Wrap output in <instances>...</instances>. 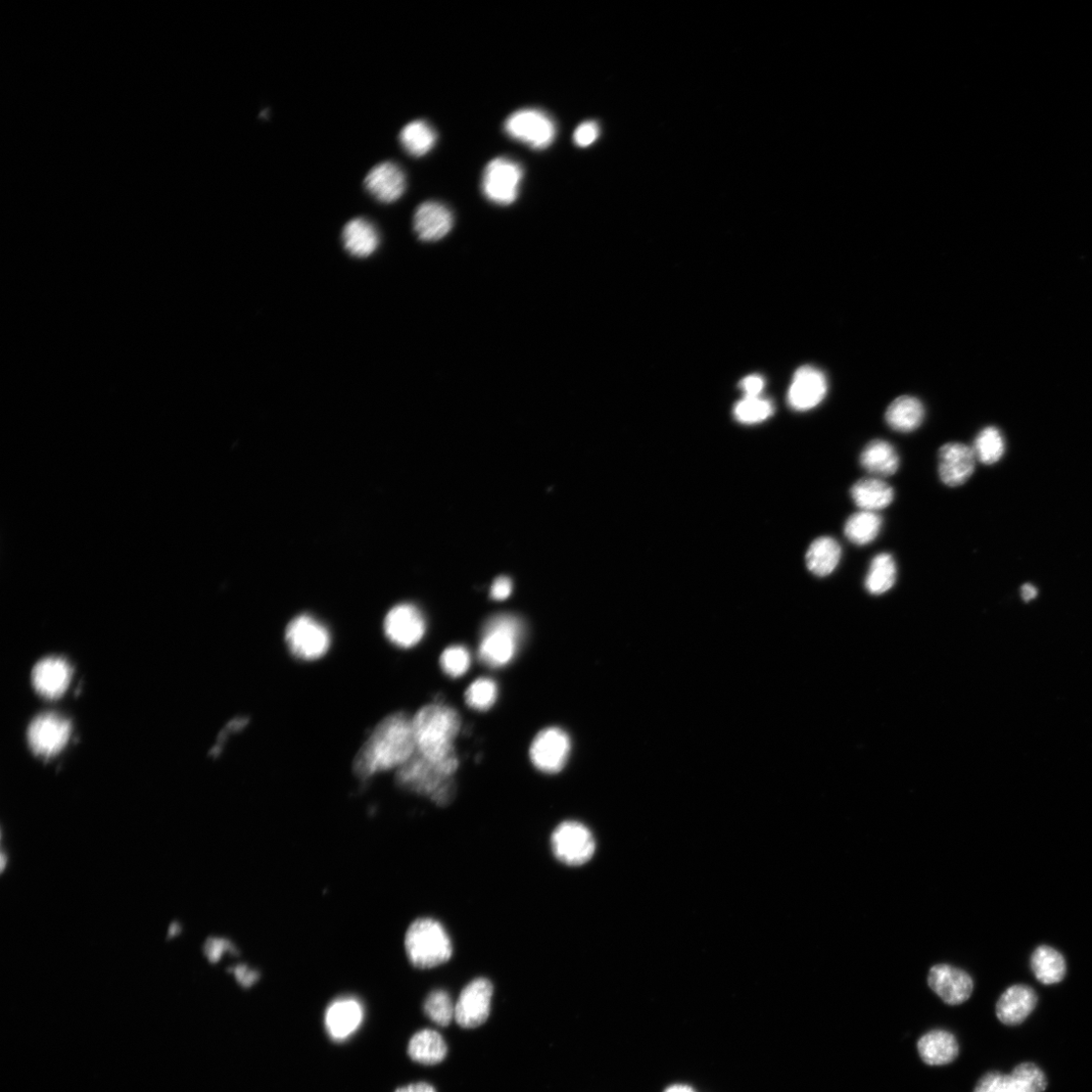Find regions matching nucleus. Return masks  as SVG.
I'll return each instance as SVG.
<instances>
[{"instance_id": "f257e3e1", "label": "nucleus", "mask_w": 1092, "mask_h": 1092, "mask_svg": "<svg viewBox=\"0 0 1092 1092\" xmlns=\"http://www.w3.org/2000/svg\"><path fill=\"white\" fill-rule=\"evenodd\" d=\"M412 720L397 712L379 723L354 759L355 775L365 781L401 768L416 753Z\"/></svg>"}, {"instance_id": "f03ea898", "label": "nucleus", "mask_w": 1092, "mask_h": 1092, "mask_svg": "<svg viewBox=\"0 0 1092 1092\" xmlns=\"http://www.w3.org/2000/svg\"><path fill=\"white\" fill-rule=\"evenodd\" d=\"M412 725L417 752L454 776L459 765L454 745L461 729L458 712L438 701L422 707Z\"/></svg>"}, {"instance_id": "7ed1b4c3", "label": "nucleus", "mask_w": 1092, "mask_h": 1092, "mask_svg": "<svg viewBox=\"0 0 1092 1092\" xmlns=\"http://www.w3.org/2000/svg\"><path fill=\"white\" fill-rule=\"evenodd\" d=\"M405 951L415 968L426 970L448 962L453 954V945L446 928L439 921L420 918L406 932Z\"/></svg>"}, {"instance_id": "20e7f679", "label": "nucleus", "mask_w": 1092, "mask_h": 1092, "mask_svg": "<svg viewBox=\"0 0 1092 1092\" xmlns=\"http://www.w3.org/2000/svg\"><path fill=\"white\" fill-rule=\"evenodd\" d=\"M396 780L405 791L430 798L441 807L449 805L456 794L454 776L445 772L417 751L398 769Z\"/></svg>"}, {"instance_id": "39448f33", "label": "nucleus", "mask_w": 1092, "mask_h": 1092, "mask_svg": "<svg viewBox=\"0 0 1092 1092\" xmlns=\"http://www.w3.org/2000/svg\"><path fill=\"white\" fill-rule=\"evenodd\" d=\"M525 635V625L517 616L499 614L491 617L482 631L480 660L493 669L505 667L515 657Z\"/></svg>"}, {"instance_id": "423d86ee", "label": "nucleus", "mask_w": 1092, "mask_h": 1092, "mask_svg": "<svg viewBox=\"0 0 1092 1092\" xmlns=\"http://www.w3.org/2000/svg\"><path fill=\"white\" fill-rule=\"evenodd\" d=\"M553 856L561 864L579 867L587 864L594 856L596 841L591 831L581 823L574 821L558 825L550 837Z\"/></svg>"}, {"instance_id": "0eeeda50", "label": "nucleus", "mask_w": 1092, "mask_h": 1092, "mask_svg": "<svg viewBox=\"0 0 1092 1092\" xmlns=\"http://www.w3.org/2000/svg\"><path fill=\"white\" fill-rule=\"evenodd\" d=\"M505 132L512 139L535 150H543L552 145L556 136L554 121L538 109H525L513 113L506 120Z\"/></svg>"}, {"instance_id": "6e6552de", "label": "nucleus", "mask_w": 1092, "mask_h": 1092, "mask_svg": "<svg viewBox=\"0 0 1092 1092\" xmlns=\"http://www.w3.org/2000/svg\"><path fill=\"white\" fill-rule=\"evenodd\" d=\"M286 643L295 657L312 661L327 653L331 646V635L314 617L300 615L288 626Z\"/></svg>"}, {"instance_id": "1a4fd4ad", "label": "nucleus", "mask_w": 1092, "mask_h": 1092, "mask_svg": "<svg viewBox=\"0 0 1092 1092\" xmlns=\"http://www.w3.org/2000/svg\"><path fill=\"white\" fill-rule=\"evenodd\" d=\"M524 175V168L516 161L506 157L496 158L484 170L483 194L496 205L509 206L518 198Z\"/></svg>"}, {"instance_id": "9d476101", "label": "nucleus", "mask_w": 1092, "mask_h": 1092, "mask_svg": "<svg viewBox=\"0 0 1092 1092\" xmlns=\"http://www.w3.org/2000/svg\"><path fill=\"white\" fill-rule=\"evenodd\" d=\"M494 994L492 982L484 977L470 981L455 1003L454 1020L463 1029H474L487 1022Z\"/></svg>"}, {"instance_id": "9b49d317", "label": "nucleus", "mask_w": 1092, "mask_h": 1092, "mask_svg": "<svg viewBox=\"0 0 1092 1092\" xmlns=\"http://www.w3.org/2000/svg\"><path fill=\"white\" fill-rule=\"evenodd\" d=\"M571 746V740L565 732L558 728L546 729L532 744V762L541 772L556 774L566 765Z\"/></svg>"}, {"instance_id": "f8f14e48", "label": "nucleus", "mask_w": 1092, "mask_h": 1092, "mask_svg": "<svg viewBox=\"0 0 1092 1092\" xmlns=\"http://www.w3.org/2000/svg\"><path fill=\"white\" fill-rule=\"evenodd\" d=\"M1047 1085L1046 1076L1037 1065L1023 1063L1010 1074H985L978 1081L974 1092H1043Z\"/></svg>"}, {"instance_id": "ddd939ff", "label": "nucleus", "mask_w": 1092, "mask_h": 1092, "mask_svg": "<svg viewBox=\"0 0 1092 1092\" xmlns=\"http://www.w3.org/2000/svg\"><path fill=\"white\" fill-rule=\"evenodd\" d=\"M828 391L825 372L813 365H803L794 373L787 395L788 404L797 412L810 411L825 400Z\"/></svg>"}, {"instance_id": "4468645a", "label": "nucleus", "mask_w": 1092, "mask_h": 1092, "mask_svg": "<svg viewBox=\"0 0 1092 1092\" xmlns=\"http://www.w3.org/2000/svg\"><path fill=\"white\" fill-rule=\"evenodd\" d=\"M384 630L388 640L398 647L417 645L426 633L422 612L412 604L395 606L386 616Z\"/></svg>"}, {"instance_id": "2eb2a0df", "label": "nucleus", "mask_w": 1092, "mask_h": 1092, "mask_svg": "<svg viewBox=\"0 0 1092 1092\" xmlns=\"http://www.w3.org/2000/svg\"><path fill=\"white\" fill-rule=\"evenodd\" d=\"M70 724L54 714L38 717L29 728L28 740L35 753L50 757L58 753L70 737Z\"/></svg>"}, {"instance_id": "dca6fc26", "label": "nucleus", "mask_w": 1092, "mask_h": 1092, "mask_svg": "<svg viewBox=\"0 0 1092 1092\" xmlns=\"http://www.w3.org/2000/svg\"><path fill=\"white\" fill-rule=\"evenodd\" d=\"M364 1008L357 997L345 995L332 1002L325 1013V1028L336 1042H345L361 1026Z\"/></svg>"}, {"instance_id": "f3484780", "label": "nucleus", "mask_w": 1092, "mask_h": 1092, "mask_svg": "<svg viewBox=\"0 0 1092 1092\" xmlns=\"http://www.w3.org/2000/svg\"><path fill=\"white\" fill-rule=\"evenodd\" d=\"M976 457L973 449L963 444L949 443L939 450V474L947 487L964 485L975 471Z\"/></svg>"}, {"instance_id": "a211bd4d", "label": "nucleus", "mask_w": 1092, "mask_h": 1092, "mask_svg": "<svg viewBox=\"0 0 1092 1092\" xmlns=\"http://www.w3.org/2000/svg\"><path fill=\"white\" fill-rule=\"evenodd\" d=\"M929 985L943 1002L957 1006L969 1000L973 980L965 971L946 964L934 966L929 974Z\"/></svg>"}, {"instance_id": "6ab92c4d", "label": "nucleus", "mask_w": 1092, "mask_h": 1092, "mask_svg": "<svg viewBox=\"0 0 1092 1092\" xmlns=\"http://www.w3.org/2000/svg\"><path fill=\"white\" fill-rule=\"evenodd\" d=\"M370 196L384 204L397 202L406 191V176L399 165L383 162L374 166L364 179Z\"/></svg>"}, {"instance_id": "aec40b11", "label": "nucleus", "mask_w": 1092, "mask_h": 1092, "mask_svg": "<svg viewBox=\"0 0 1092 1092\" xmlns=\"http://www.w3.org/2000/svg\"><path fill=\"white\" fill-rule=\"evenodd\" d=\"M414 231L421 242H439L451 231L453 216L451 211L439 202H425L418 207L414 215Z\"/></svg>"}, {"instance_id": "412c9836", "label": "nucleus", "mask_w": 1092, "mask_h": 1092, "mask_svg": "<svg viewBox=\"0 0 1092 1092\" xmlns=\"http://www.w3.org/2000/svg\"><path fill=\"white\" fill-rule=\"evenodd\" d=\"M35 689L47 698L60 697L71 679L69 664L59 657H47L39 661L33 670Z\"/></svg>"}, {"instance_id": "4be33fe9", "label": "nucleus", "mask_w": 1092, "mask_h": 1092, "mask_svg": "<svg viewBox=\"0 0 1092 1092\" xmlns=\"http://www.w3.org/2000/svg\"><path fill=\"white\" fill-rule=\"evenodd\" d=\"M1037 994L1027 985L1008 988L996 1005V1015L1007 1026L1022 1024L1037 1006Z\"/></svg>"}, {"instance_id": "5701e85b", "label": "nucleus", "mask_w": 1092, "mask_h": 1092, "mask_svg": "<svg viewBox=\"0 0 1092 1092\" xmlns=\"http://www.w3.org/2000/svg\"><path fill=\"white\" fill-rule=\"evenodd\" d=\"M918 1049L923 1061L932 1066L951 1063L959 1054L956 1038L951 1033L941 1030L924 1035L918 1042Z\"/></svg>"}, {"instance_id": "b1692460", "label": "nucleus", "mask_w": 1092, "mask_h": 1092, "mask_svg": "<svg viewBox=\"0 0 1092 1092\" xmlns=\"http://www.w3.org/2000/svg\"><path fill=\"white\" fill-rule=\"evenodd\" d=\"M343 243L346 250L357 258L371 256L379 247V235L376 228L366 219L355 218L349 221L343 231Z\"/></svg>"}, {"instance_id": "393cba45", "label": "nucleus", "mask_w": 1092, "mask_h": 1092, "mask_svg": "<svg viewBox=\"0 0 1092 1092\" xmlns=\"http://www.w3.org/2000/svg\"><path fill=\"white\" fill-rule=\"evenodd\" d=\"M923 403L912 396H901L887 408L885 420L895 432L910 434L919 429L925 419Z\"/></svg>"}, {"instance_id": "a878e982", "label": "nucleus", "mask_w": 1092, "mask_h": 1092, "mask_svg": "<svg viewBox=\"0 0 1092 1092\" xmlns=\"http://www.w3.org/2000/svg\"><path fill=\"white\" fill-rule=\"evenodd\" d=\"M447 1043L435 1030L425 1029L416 1033L409 1042L410 1058L422 1065H437L447 1055Z\"/></svg>"}, {"instance_id": "bb28decb", "label": "nucleus", "mask_w": 1092, "mask_h": 1092, "mask_svg": "<svg viewBox=\"0 0 1092 1092\" xmlns=\"http://www.w3.org/2000/svg\"><path fill=\"white\" fill-rule=\"evenodd\" d=\"M850 497L861 511L876 512L893 502L894 491L879 478H865L852 485Z\"/></svg>"}, {"instance_id": "cd10ccee", "label": "nucleus", "mask_w": 1092, "mask_h": 1092, "mask_svg": "<svg viewBox=\"0 0 1092 1092\" xmlns=\"http://www.w3.org/2000/svg\"><path fill=\"white\" fill-rule=\"evenodd\" d=\"M865 470L878 478L893 476L899 468V455L892 445L875 440L869 443L860 455Z\"/></svg>"}, {"instance_id": "c85d7f7f", "label": "nucleus", "mask_w": 1092, "mask_h": 1092, "mask_svg": "<svg viewBox=\"0 0 1092 1092\" xmlns=\"http://www.w3.org/2000/svg\"><path fill=\"white\" fill-rule=\"evenodd\" d=\"M842 558V547L833 538L816 540L806 552L807 568L818 577H827L836 571Z\"/></svg>"}, {"instance_id": "c756f323", "label": "nucleus", "mask_w": 1092, "mask_h": 1092, "mask_svg": "<svg viewBox=\"0 0 1092 1092\" xmlns=\"http://www.w3.org/2000/svg\"><path fill=\"white\" fill-rule=\"evenodd\" d=\"M1031 967L1036 978L1044 985L1061 982L1067 971L1062 954L1049 945H1040L1035 949L1031 958Z\"/></svg>"}, {"instance_id": "7c9ffc66", "label": "nucleus", "mask_w": 1092, "mask_h": 1092, "mask_svg": "<svg viewBox=\"0 0 1092 1092\" xmlns=\"http://www.w3.org/2000/svg\"><path fill=\"white\" fill-rule=\"evenodd\" d=\"M882 525L883 520L876 512L860 511L847 518L844 533L848 542L863 546L877 539Z\"/></svg>"}, {"instance_id": "2f4dec72", "label": "nucleus", "mask_w": 1092, "mask_h": 1092, "mask_svg": "<svg viewBox=\"0 0 1092 1092\" xmlns=\"http://www.w3.org/2000/svg\"><path fill=\"white\" fill-rule=\"evenodd\" d=\"M438 134L431 124L425 121H413L406 125L400 133L401 146L405 151L414 157H422L430 153L436 147Z\"/></svg>"}, {"instance_id": "473e14b6", "label": "nucleus", "mask_w": 1092, "mask_h": 1092, "mask_svg": "<svg viewBox=\"0 0 1092 1092\" xmlns=\"http://www.w3.org/2000/svg\"><path fill=\"white\" fill-rule=\"evenodd\" d=\"M897 578V567L893 556L883 552L873 557L865 580L866 590L875 596L888 592Z\"/></svg>"}, {"instance_id": "72a5a7b5", "label": "nucleus", "mask_w": 1092, "mask_h": 1092, "mask_svg": "<svg viewBox=\"0 0 1092 1092\" xmlns=\"http://www.w3.org/2000/svg\"><path fill=\"white\" fill-rule=\"evenodd\" d=\"M975 457L980 462L990 465L1000 461L1005 454V439L996 427H986L977 436L972 447Z\"/></svg>"}, {"instance_id": "f704fd0d", "label": "nucleus", "mask_w": 1092, "mask_h": 1092, "mask_svg": "<svg viewBox=\"0 0 1092 1092\" xmlns=\"http://www.w3.org/2000/svg\"><path fill=\"white\" fill-rule=\"evenodd\" d=\"M423 1009L426 1016L441 1027H447L454 1020L455 1004L446 990L431 992L426 997Z\"/></svg>"}, {"instance_id": "c9c22d12", "label": "nucleus", "mask_w": 1092, "mask_h": 1092, "mask_svg": "<svg viewBox=\"0 0 1092 1092\" xmlns=\"http://www.w3.org/2000/svg\"><path fill=\"white\" fill-rule=\"evenodd\" d=\"M497 697V684L489 678H480L472 682L464 694L467 706L478 711H487L492 708Z\"/></svg>"}, {"instance_id": "e433bc0d", "label": "nucleus", "mask_w": 1092, "mask_h": 1092, "mask_svg": "<svg viewBox=\"0 0 1092 1092\" xmlns=\"http://www.w3.org/2000/svg\"><path fill=\"white\" fill-rule=\"evenodd\" d=\"M774 413V407L761 397H745L735 408V416L744 424H755L765 421Z\"/></svg>"}, {"instance_id": "4c0bfd02", "label": "nucleus", "mask_w": 1092, "mask_h": 1092, "mask_svg": "<svg viewBox=\"0 0 1092 1092\" xmlns=\"http://www.w3.org/2000/svg\"><path fill=\"white\" fill-rule=\"evenodd\" d=\"M471 664V655L463 645H452L445 649L441 656L443 671L451 678H460L467 673Z\"/></svg>"}, {"instance_id": "58836bf2", "label": "nucleus", "mask_w": 1092, "mask_h": 1092, "mask_svg": "<svg viewBox=\"0 0 1092 1092\" xmlns=\"http://www.w3.org/2000/svg\"><path fill=\"white\" fill-rule=\"evenodd\" d=\"M203 953L210 963L217 964L226 955L239 954V949L233 942L226 938L211 937L204 943Z\"/></svg>"}, {"instance_id": "ea45409f", "label": "nucleus", "mask_w": 1092, "mask_h": 1092, "mask_svg": "<svg viewBox=\"0 0 1092 1092\" xmlns=\"http://www.w3.org/2000/svg\"><path fill=\"white\" fill-rule=\"evenodd\" d=\"M600 127L594 121L582 123L574 133V142L579 148L591 147L599 138Z\"/></svg>"}, {"instance_id": "a19ab883", "label": "nucleus", "mask_w": 1092, "mask_h": 1092, "mask_svg": "<svg viewBox=\"0 0 1092 1092\" xmlns=\"http://www.w3.org/2000/svg\"><path fill=\"white\" fill-rule=\"evenodd\" d=\"M229 972L245 988L252 987L260 978L259 971L247 964L232 966Z\"/></svg>"}, {"instance_id": "79ce46f5", "label": "nucleus", "mask_w": 1092, "mask_h": 1092, "mask_svg": "<svg viewBox=\"0 0 1092 1092\" xmlns=\"http://www.w3.org/2000/svg\"><path fill=\"white\" fill-rule=\"evenodd\" d=\"M765 387V381L762 376L752 374L745 377L741 383V388L745 393V397H759Z\"/></svg>"}, {"instance_id": "37998d69", "label": "nucleus", "mask_w": 1092, "mask_h": 1092, "mask_svg": "<svg viewBox=\"0 0 1092 1092\" xmlns=\"http://www.w3.org/2000/svg\"><path fill=\"white\" fill-rule=\"evenodd\" d=\"M512 582L507 577H500L496 579L491 588V597L497 601H503L509 598L512 593Z\"/></svg>"}, {"instance_id": "c03bdc74", "label": "nucleus", "mask_w": 1092, "mask_h": 1092, "mask_svg": "<svg viewBox=\"0 0 1092 1092\" xmlns=\"http://www.w3.org/2000/svg\"><path fill=\"white\" fill-rule=\"evenodd\" d=\"M395 1092H437V1089L430 1083L418 1082L398 1088Z\"/></svg>"}, {"instance_id": "a18cd8bd", "label": "nucleus", "mask_w": 1092, "mask_h": 1092, "mask_svg": "<svg viewBox=\"0 0 1092 1092\" xmlns=\"http://www.w3.org/2000/svg\"><path fill=\"white\" fill-rule=\"evenodd\" d=\"M1037 595H1038V590L1032 584H1025L1022 587V597L1025 601L1029 602V601L1035 599L1037 597Z\"/></svg>"}, {"instance_id": "49530a36", "label": "nucleus", "mask_w": 1092, "mask_h": 1092, "mask_svg": "<svg viewBox=\"0 0 1092 1092\" xmlns=\"http://www.w3.org/2000/svg\"><path fill=\"white\" fill-rule=\"evenodd\" d=\"M663 1092H695L690 1086L684 1084H675L668 1087Z\"/></svg>"}, {"instance_id": "de8ad7c7", "label": "nucleus", "mask_w": 1092, "mask_h": 1092, "mask_svg": "<svg viewBox=\"0 0 1092 1092\" xmlns=\"http://www.w3.org/2000/svg\"><path fill=\"white\" fill-rule=\"evenodd\" d=\"M180 931H181V929H180L179 925L172 924L170 926V929H169V932H168V934H169L168 937H170V938L175 937L180 933Z\"/></svg>"}]
</instances>
